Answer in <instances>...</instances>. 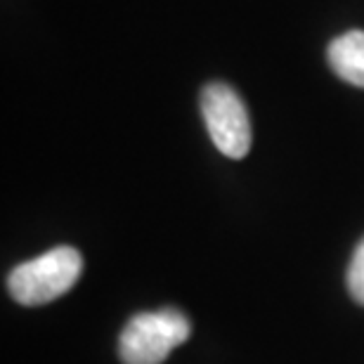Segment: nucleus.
Here are the masks:
<instances>
[{
    "instance_id": "f257e3e1",
    "label": "nucleus",
    "mask_w": 364,
    "mask_h": 364,
    "mask_svg": "<svg viewBox=\"0 0 364 364\" xmlns=\"http://www.w3.org/2000/svg\"><path fill=\"white\" fill-rule=\"evenodd\" d=\"M81 272V253L74 246H55L38 258L14 267L7 277V289L21 305H46L71 291Z\"/></svg>"
},
{
    "instance_id": "39448f33",
    "label": "nucleus",
    "mask_w": 364,
    "mask_h": 364,
    "mask_svg": "<svg viewBox=\"0 0 364 364\" xmlns=\"http://www.w3.org/2000/svg\"><path fill=\"white\" fill-rule=\"evenodd\" d=\"M346 282H348L350 296L360 305H364V239L358 244V249L353 253V260H350V265H348Z\"/></svg>"
},
{
    "instance_id": "20e7f679",
    "label": "nucleus",
    "mask_w": 364,
    "mask_h": 364,
    "mask_svg": "<svg viewBox=\"0 0 364 364\" xmlns=\"http://www.w3.org/2000/svg\"><path fill=\"white\" fill-rule=\"evenodd\" d=\"M329 67L346 83L364 88V31H348L326 48Z\"/></svg>"
},
{
    "instance_id": "f03ea898",
    "label": "nucleus",
    "mask_w": 364,
    "mask_h": 364,
    "mask_svg": "<svg viewBox=\"0 0 364 364\" xmlns=\"http://www.w3.org/2000/svg\"><path fill=\"white\" fill-rule=\"evenodd\" d=\"M192 333V324L178 308H161L130 317L119 338L123 364H161Z\"/></svg>"
},
{
    "instance_id": "7ed1b4c3",
    "label": "nucleus",
    "mask_w": 364,
    "mask_h": 364,
    "mask_svg": "<svg viewBox=\"0 0 364 364\" xmlns=\"http://www.w3.org/2000/svg\"><path fill=\"white\" fill-rule=\"evenodd\" d=\"M201 114L218 151L244 159L251 149V121L242 97L228 83H208L201 90Z\"/></svg>"
}]
</instances>
